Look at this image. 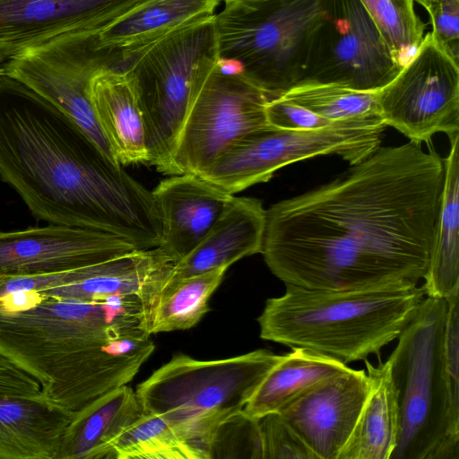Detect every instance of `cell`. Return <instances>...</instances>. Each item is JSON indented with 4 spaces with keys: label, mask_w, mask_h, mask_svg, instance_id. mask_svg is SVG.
<instances>
[{
    "label": "cell",
    "mask_w": 459,
    "mask_h": 459,
    "mask_svg": "<svg viewBox=\"0 0 459 459\" xmlns=\"http://www.w3.org/2000/svg\"><path fill=\"white\" fill-rule=\"evenodd\" d=\"M445 160L378 147L330 182L265 210L261 254L285 284L333 290L417 284L429 265Z\"/></svg>",
    "instance_id": "6da1fadb"
},
{
    "label": "cell",
    "mask_w": 459,
    "mask_h": 459,
    "mask_svg": "<svg viewBox=\"0 0 459 459\" xmlns=\"http://www.w3.org/2000/svg\"><path fill=\"white\" fill-rule=\"evenodd\" d=\"M0 179L39 221L113 234L138 249L160 246L152 192L74 121L5 75L0 79Z\"/></svg>",
    "instance_id": "7a4b0ae2"
},
{
    "label": "cell",
    "mask_w": 459,
    "mask_h": 459,
    "mask_svg": "<svg viewBox=\"0 0 459 459\" xmlns=\"http://www.w3.org/2000/svg\"><path fill=\"white\" fill-rule=\"evenodd\" d=\"M137 296L98 300L23 292L0 299V354L73 416L128 384L154 351Z\"/></svg>",
    "instance_id": "3957f363"
},
{
    "label": "cell",
    "mask_w": 459,
    "mask_h": 459,
    "mask_svg": "<svg viewBox=\"0 0 459 459\" xmlns=\"http://www.w3.org/2000/svg\"><path fill=\"white\" fill-rule=\"evenodd\" d=\"M257 318L260 337L343 364L364 360L400 335L426 297L417 284L353 290L285 284Z\"/></svg>",
    "instance_id": "277c9868"
},
{
    "label": "cell",
    "mask_w": 459,
    "mask_h": 459,
    "mask_svg": "<svg viewBox=\"0 0 459 459\" xmlns=\"http://www.w3.org/2000/svg\"><path fill=\"white\" fill-rule=\"evenodd\" d=\"M446 299L425 297L389 359L398 411L390 459H459V407L444 359Z\"/></svg>",
    "instance_id": "5b68a950"
},
{
    "label": "cell",
    "mask_w": 459,
    "mask_h": 459,
    "mask_svg": "<svg viewBox=\"0 0 459 459\" xmlns=\"http://www.w3.org/2000/svg\"><path fill=\"white\" fill-rule=\"evenodd\" d=\"M281 357L264 349L214 360L178 354L139 384L135 394L144 412L163 418L198 459H210L217 429L243 411Z\"/></svg>",
    "instance_id": "8992f818"
},
{
    "label": "cell",
    "mask_w": 459,
    "mask_h": 459,
    "mask_svg": "<svg viewBox=\"0 0 459 459\" xmlns=\"http://www.w3.org/2000/svg\"><path fill=\"white\" fill-rule=\"evenodd\" d=\"M215 13L152 42L123 70L133 77L141 110L146 163L171 176L177 138L195 92L216 65Z\"/></svg>",
    "instance_id": "52a82bcc"
},
{
    "label": "cell",
    "mask_w": 459,
    "mask_h": 459,
    "mask_svg": "<svg viewBox=\"0 0 459 459\" xmlns=\"http://www.w3.org/2000/svg\"><path fill=\"white\" fill-rule=\"evenodd\" d=\"M323 13V0L223 7L215 13L218 56L239 60L243 75L276 98L299 82Z\"/></svg>",
    "instance_id": "ba28073f"
},
{
    "label": "cell",
    "mask_w": 459,
    "mask_h": 459,
    "mask_svg": "<svg viewBox=\"0 0 459 459\" xmlns=\"http://www.w3.org/2000/svg\"><path fill=\"white\" fill-rule=\"evenodd\" d=\"M385 127L380 117L335 121L313 130L270 126L234 142L198 176L234 195L267 182L286 165L312 157L337 154L353 165L380 146Z\"/></svg>",
    "instance_id": "9c48e42d"
},
{
    "label": "cell",
    "mask_w": 459,
    "mask_h": 459,
    "mask_svg": "<svg viewBox=\"0 0 459 459\" xmlns=\"http://www.w3.org/2000/svg\"><path fill=\"white\" fill-rule=\"evenodd\" d=\"M269 96L245 75L221 74L216 65L197 87L177 138L173 175H200L241 137L270 126Z\"/></svg>",
    "instance_id": "30bf717a"
},
{
    "label": "cell",
    "mask_w": 459,
    "mask_h": 459,
    "mask_svg": "<svg viewBox=\"0 0 459 459\" xmlns=\"http://www.w3.org/2000/svg\"><path fill=\"white\" fill-rule=\"evenodd\" d=\"M323 7L298 83L377 91L392 82L402 68L359 0H323Z\"/></svg>",
    "instance_id": "8fae6325"
},
{
    "label": "cell",
    "mask_w": 459,
    "mask_h": 459,
    "mask_svg": "<svg viewBox=\"0 0 459 459\" xmlns=\"http://www.w3.org/2000/svg\"><path fill=\"white\" fill-rule=\"evenodd\" d=\"M459 61L425 34L420 48L379 91V117L411 142L429 143L434 134L459 135Z\"/></svg>",
    "instance_id": "7c38bea8"
},
{
    "label": "cell",
    "mask_w": 459,
    "mask_h": 459,
    "mask_svg": "<svg viewBox=\"0 0 459 459\" xmlns=\"http://www.w3.org/2000/svg\"><path fill=\"white\" fill-rule=\"evenodd\" d=\"M88 33L64 34L27 48L1 66L5 76L66 115L108 158L119 164L88 95L91 77L101 69Z\"/></svg>",
    "instance_id": "4fadbf2b"
},
{
    "label": "cell",
    "mask_w": 459,
    "mask_h": 459,
    "mask_svg": "<svg viewBox=\"0 0 459 459\" xmlns=\"http://www.w3.org/2000/svg\"><path fill=\"white\" fill-rule=\"evenodd\" d=\"M138 249L113 234L48 224L0 230V276L73 270Z\"/></svg>",
    "instance_id": "5bb4252c"
},
{
    "label": "cell",
    "mask_w": 459,
    "mask_h": 459,
    "mask_svg": "<svg viewBox=\"0 0 459 459\" xmlns=\"http://www.w3.org/2000/svg\"><path fill=\"white\" fill-rule=\"evenodd\" d=\"M145 0H0V66L53 38L93 32Z\"/></svg>",
    "instance_id": "9a60e30c"
},
{
    "label": "cell",
    "mask_w": 459,
    "mask_h": 459,
    "mask_svg": "<svg viewBox=\"0 0 459 459\" xmlns=\"http://www.w3.org/2000/svg\"><path fill=\"white\" fill-rule=\"evenodd\" d=\"M369 391L364 369L350 368L281 411L316 459H337L351 436Z\"/></svg>",
    "instance_id": "2e32d148"
},
{
    "label": "cell",
    "mask_w": 459,
    "mask_h": 459,
    "mask_svg": "<svg viewBox=\"0 0 459 459\" xmlns=\"http://www.w3.org/2000/svg\"><path fill=\"white\" fill-rule=\"evenodd\" d=\"M221 0H145L100 30L89 40L101 69L123 70L152 42L193 20L214 14Z\"/></svg>",
    "instance_id": "e0dca14e"
},
{
    "label": "cell",
    "mask_w": 459,
    "mask_h": 459,
    "mask_svg": "<svg viewBox=\"0 0 459 459\" xmlns=\"http://www.w3.org/2000/svg\"><path fill=\"white\" fill-rule=\"evenodd\" d=\"M160 223L159 247L175 263L203 239L233 196L198 175H173L152 191Z\"/></svg>",
    "instance_id": "ac0fdd59"
},
{
    "label": "cell",
    "mask_w": 459,
    "mask_h": 459,
    "mask_svg": "<svg viewBox=\"0 0 459 459\" xmlns=\"http://www.w3.org/2000/svg\"><path fill=\"white\" fill-rule=\"evenodd\" d=\"M264 225L265 209L259 199L233 195L203 239L174 264L157 299L182 279L261 253Z\"/></svg>",
    "instance_id": "d6986e66"
},
{
    "label": "cell",
    "mask_w": 459,
    "mask_h": 459,
    "mask_svg": "<svg viewBox=\"0 0 459 459\" xmlns=\"http://www.w3.org/2000/svg\"><path fill=\"white\" fill-rule=\"evenodd\" d=\"M174 264L159 247L136 249L88 265L83 277L77 281L36 293L40 297L79 300L137 296L151 314Z\"/></svg>",
    "instance_id": "ffe728a7"
},
{
    "label": "cell",
    "mask_w": 459,
    "mask_h": 459,
    "mask_svg": "<svg viewBox=\"0 0 459 459\" xmlns=\"http://www.w3.org/2000/svg\"><path fill=\"white\" fill-rule=\"evenodd\" d=\"M88 95L118 163L145 164L144 127L131 73L115 69L96 71L89 81Z\"/></svg>",
    "instance_id": "44dd1931"
},
{
    "label": "cell",
    "mask_w": 459,
    "mask_h": 459,
    "mask_svg": "<svg viewBox=\"0 0 459 459\" xmlns=\"http://www.w3.org/2000/svg\"><path fill=\"white\" fill-rule=\"evenodd\" d=\"M73 415L37 396H0V459H57Z\"/></svg>",
    "instance_id": "7402d4cb"
},
{
    "label": "cell",
    "mask_w": 459,
    "mask_h": 459,
    "mask_svg": "<svg viewBox=\"0 0 459 459\" xmlns=\"http://www.w3.org/2000/svg\"><path fill=\"white\" fill-rule=\"evenodd\" d=\"M143 412L131 387L109 391L73 416L57 459H108L111 443Z\"/></svg>",
    "instance_id": "603a6c76"
},
{
    "label": "cell",
    "mask_w": 459,
    "mask_h": 459,
    "mask_svg": "<svg viewBox=\"0 0 459 459\" xmlns=\"http://www.w3.org/2000/svg\"><path fill=\"white\" fill-rule=\"evenodd\" d=\"M346 364L307 349L282 355L261 381L243 412L253 419L280 412L320 383L349 369Z\"/></svg>",
    "instance_id": "cb8c5ba5"
},
{
    "label": "cell",
    "mask_w": 459,
    "mask_h": 459,
    "mask_svg": "<svg viewBox=\"0 0 459 459\" xmlns=\"http://www.w3.org/2000/svg\"><path fill=\"white\" fill-rule=\"evenodd\" d=\"M449 142L439 212L422 285L426 297L444 299L459 291V135Z\"/></svg>",
    "instance_id": "d4e9b609"
},
{
    "label": "cell",
    "mask_w": 459,
    "mask_h": 459,
    "mask_svg": "<svg viewBox=\"0 0 459 459\" xmlns=\"http://www.w3.org/2000/svg\"><path fill=\"white\" fill-rule=\"evenodd\" d=\"M364 361L369 391L337 459H390L396 445L398 411L389 363Z\"/></svg>",
    "instance_id": "484cf974"
},
{
    "label": "cell",
    "mask_w": 459,
    "mask_h": 459,
    "mask_svg": "<svg viewBox=\"0 0 459 459\" xmlns=\"http://www.w3.org/2000/svg\"><path fill=\"white\" fill-rule=\"evenodd\" d=\"M228 267L178 281L157 299L149 316L150 335L186 330L195 326L209 310L208 301L221 284Z\"/></svg>",
    "instance_id": "4316f807"
},
{
    "label": "cell",
    "mask_w": 459,
    "mask_h": 459,
    "mask_svg": "<svg viewBox=\"0 0 459 459\" xmlns=\"http://www.w3.org/2000/svg\"><path fill=\"white\" fill-rule=\"evenodd\" d=\"M380 90L359 91L335 83L299 82L278 97L335 122L380 117Z\"/></svg>",
    "instance_id": "83f0119b"
},
{
    "label": "cell",
    "mask_w": 459,
    "mask_h": 459,
    "mask_svg": "<svg viewBox=\"0 0 459 459\" xmlns=\"http://www.w3.org/2000/svg\"><path fill=\"white\" fill-rule=\"evenodd\" d=\"M108 459H198L160 416L143 412L110 445Z\"/></svg>",
    "instance_id": "f1b7e54d"
},
{
    "label": "cell",
    "mask_w": 459,
    "mask_h": 459,
    "mask_svg": "<svg viewBox=\"0 0 459 459\" xmlns=\"http://www.w3.org/2000/svg\"><path fill=\"white\" fill-rule=\"evenodd\" d=\"M403 68L415 56L426 26L417 14L414 0H359Z\"/></svg>",
    "instance_id": "f546056e"
},
{
    "label": "cell",
    "mask_w": 459,
    "mask_h": 459,
    "mask_svg": "<svg viewBox=\"0 0 459 459\" xmlns=\"http://www.w3.org/2000/svg\"><path fill=\"white\" fill-rule=\"evenodd\" d=\"M218 457L264 459L259 420L248 417L242 411L222 422L210 449V459Z\"/></svg>",
    "instance_id": "4dcf8cb0"
},
{
    "label": "cell",
    "mask_w": 459,
    "mask_h": 459,
    "mask_svg": "<svg viewBox=\"0 0 459 459\" xmlns=\"http://www.w3.org/2000/svg\"><path fill=\"white\" fill-rule=\"evenodd\" d=\"M264 459H316L314 453L278 412L259 419Z\"/></svg>",
    "instance_id": "1f68e13d"
},
{
    "label": "cell",
    "mask_w": 459,
    "mask_h": 459,
    "mask_svg": "<svg viewBox=\"0 0 459 459\" xmlns=\"http://www.w3.org/2000/svg\"><path fill=\"white\" fill-rule=\"evenodd\" d=\"M428 13L431 33L459 61V0H414Z\"/></svg>",
    "instance_id": "d6a6232c"
},
{
    "label": "cell",
    "mask_w": 459,
    "mask_h": 459,
    "mask_svg": "<svg viewBox=\"0 0 459 459\" xmlns=\"http://www.w3.org/2000/svg\"><path fill=\"white\" fill-rule=\"evenodd\" d=\"M265 113L270 126L283 130H313L333 123L280 97L269 100Z\"/></svg>",
    "instance_id": "836d02e7"
},
{
    "label": "cell",
    "mask_w": 459,
    "mask_h": 459,
    "mask_svg": "<svg viewBox=\"0 0 459 459\" xmlns=\"http://www.w3.org/2000/svg\"><path fill=\"white\" fill-rule=\"evenodd\" d=\"M446 303L445 368L452 400L459 407V291L447 298Z\"/></svg>",
    "instance_id": "e575fe53"
},
{
    "label": "cell",
    "mask_w": 459,
    "mask_h": 459,
    "mask_svg": "<svg viewBox=\"0 0 459 459\" xmlns=\"http://www.w3.org/2000/svg\"><path fill=\"white\" fill-rule=\"evenodd\" d=\"M41 389L39 383L0 354V396H37Z\"/></svg>",
    "instance_id": "d590c367"
},
{
    "label": "cell",
    "mask_w": 459,
    "mask_h": 459,
    "mask_svg": "<svg viewBox=\"0 0 459 459\" xmlns=\"http://www.w3.org/2000/svg\"><path fill=\"white\" fill-rule=\"evenodd\" d=\"M218 70L227 75H241L244 74L243 64L233 57H218L216 61Z\"/></svg>",
    "instance_id": "8d00e7d4"
},
{
    "label": "cell",
    "mask_w": 459,
    "mask_h": 459,
    "mask_svg": "<svg viewBox=\"0 0 459 459\" xmlns=\"http://www.w3.org/2000/svg\"><path fill=\"white\" fill-rule=\"evenodd\" d=\"M269 0H221L224 7H254Z\"/></svg>",
    "instance_id": "74e56055"
},
{
    "label": "cell",
    "mask_w": 459,
    "mask_h": 459,
    "mask_svg": "<svg viewBox=\"0 0 459 459\" xmlns=\"http://www.w3.org/2000/svg\"><path fill=\"white\" fill-rule=\"evenodd\" d=\"M4 75V70L2 66H0V79Z\"/></svg>",
    "instance_id": "f35d334b"
}]
</instances>
